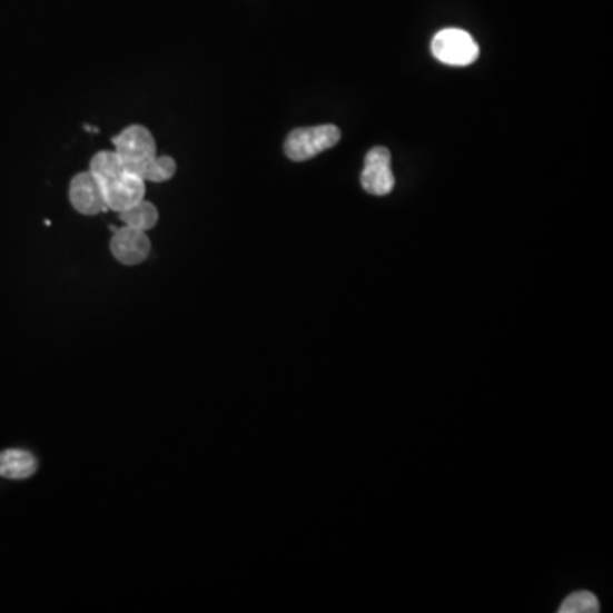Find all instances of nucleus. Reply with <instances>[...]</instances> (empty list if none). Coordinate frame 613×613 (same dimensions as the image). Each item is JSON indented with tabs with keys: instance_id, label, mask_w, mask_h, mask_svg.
Listing matches in <instances>:
<instances>
[{
	"instance_id": "f257e3e1",
	"label": "nucleus",
	"mask_w": 613,
	"mask_h": 613,
	"mask_svg": "<svg viewBox=\"0 0 613 613\" xmlns=\"http://www.w3.org/2000/svg\"><path fill=\"white\" fill-rule=\"evenodd\" d=\"M339 138H342V131L334 125L297 128L285 140V154L295 162H304L336 146Z\"/></svg>"
},
{
	"instance_id": "f03ea898",
	"label": "nucleus",
	"mask_w": 613,
	"mask_h": 613,
	"mask_svg": "<svg viewBox=\"0 0 613 613\" xmlns=\"http://www.w3.org/2000/svg\"><path fill=\"white\" fill-rule=\"evenodd\" d=\"M432 51L439 62L447 66L465 67L476 62L479 57V47L476 40L464 30L448 28L433 38Z\"/></svg>"
},
{
	"instance_id": "7ed1b4c3",
	"label": "nucleus",
	"mask_w": 613,
	"mask_h": 613,
	"mask_svg": "<svg viewBox=\"0 0 613 613\" xmlns=\"http://www.w3.org/2000/svg\"><path fill=\"white\" fill-rule=\"evenodd\" d=\"M390 152L385 147H375L365 157L364 172H362V186L365 191L375 197H385L396 186V178L390 167Z\"/></svg>"
},
{
	"instance_id": "20e7f679",
	"label": "nucleus",
	"mask_w": 613,
	"mask_h": 613,
	"mask_svg": "<svg viewBox=\"0 0 613 613\" xmlns=\"http://www.w3.org/2000/svg\"><path fill=\"white\" fill-rule=\"evenodd\" d=\"M69 198L72 207L82 215L108 211L105 186L91 171L80 172L70 181Z\"/></svg>"
},
{
	"instance_id": "39448f33",
	"label": "nucleus",
	"mask_w": 613,
	"mask_h": 613,
	"mask_svg": "<svg viewBox=\"0 0 613 613\" xmlns=\"http://www.w3.org/2000/svg\"><path fill=\"white\" fill-rule=\"evenodd\" d=\"M115 150L125 162V167L156 157V140L142 125H131L113 138Z\"/></svg>"
},
{
	"instance_id": "423d86ee",
	"label": "nucleus",
	"mask_w": 613,
	"mask_h": 613,
	"mask_svg": "<svg viewBox=\"0 0 613 613\" xmlns=\"http://www.w3.org/2000/svg\"><path fill=\"white\" fill-rule=\"evenodd\" d=\"M109 247H111V255L115 256V259L125 266L140 265L149 258L150 250H152V244L146 233L127 226L115 230Z\"/></svg>"
},
{
	"instance_id": "0eeeda50",
	"label": "nucleus",
	"mask_w": 613,
	"mask_h": 613,
	"mask_svg": "<svg viewBox=\"0 0 613 613\" xmlns=\"http://www.w3.org/2000/svg\"><path fill=\"white\" fill-rule=\"evenodd\" d=\"M102 186H105L108 210H127V208L137 205L138 201H142L144 195H146V181L131 175V172H123V175L105 182Z\"/></svg>"
},
{
	"instance_id": "6e6552de",
	"label": "nucleus",
	"mask_w": 613,
	"mask_h": 613,
	"mask_svg": "<svg viewBox=\"0 0 613 613\" xmlns=\"http://www.w3.org/2000/svg\"><path fill=\"white\" fill-rule=\"evenodd\" d=\"M38 471V461L33 454L19 448L0 452V477L6 479H30Z\"/></svg>"
},
{
	"instance_id": "1a4fd4ad",
	"label": "nucleus",
	"mask_w": 613,
	"mask_h": 613,
	"mask_svg": "<svg viewBox=\"0 0 613 613\" xmlns=\"http://www.w3.org/2000/svg\"><path fill=\"white\" fill-rule=\"evenodd\" d=\"M127 172L138 176L144 181L164 182L169 181L176 175V160L172 157H150L142 162L134 164V166L125 167Z\"/></svg>"
},
{
	"instance_id": "9d476101",
	"label": "nucleus",
	"mask_w": 613,
	"mask_h": 613,
	"mask_svg": "<svg viewBox=\"0 0 613 613\" xmlns=\"http://www.w3.org/2000/svg\"><path fill=\"white\" fill-rule=\"evenodd\" d=\"M120 220L123 221L125 226L131 227V229L147 233V230L154 229L157 226L159 214H157V208L152 204L142 200L138 201L134 207L120 211Z\"/></svg>"
},
{
	"instance_id": "9b49d317",
	"label": "nucleus",
	"mask_w": 613,
	"mask_h": 613,
	"mask_svg": "<svg viewBox=\"0 0 613 613\" xmlns=\"http://www.w3.org/2000/svg\"><path fill=\"white\" fill-rule=\"evenodd\" d=\"M89 171L99 179V181L105 185V182L111 181V179L118 178V176L127 172L125 169V162L121 160V157L118 156L117 150L115 152H105L96 154L91 160V169Z\"/></svg>"
},
{
	"instance_id": "f8f14e48",
	"label": "nucleus",
	"mask_w": 613,
	"mask_h": 613,
	"mask_svg": "<svg viewBox=\"0 0 613 613\" xmlns=\"http://www.w3.org/2000/svg\"><path fill=\"white\" fill-rule=\"evenodd\" d=\"M600 612V602L593 593L577 592L567 596L561 605L560 613H596Z\"/></svg>"
}]
</instances>
